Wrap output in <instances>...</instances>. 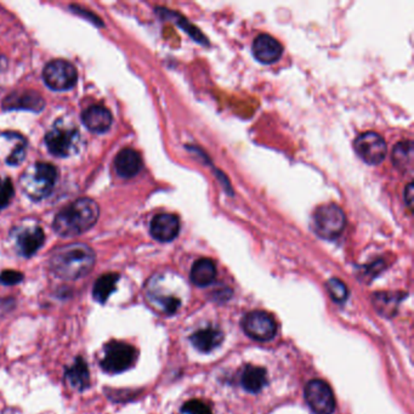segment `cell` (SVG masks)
Instances as JSON below:
<instances>
[{
    "label": "cell",
    "mask_w": 414,
    "mask_h": 414,
    "mask_svg": "<svg viewBox=\"0 0 414 414\" xmlns=\"http://www.w3.org/2000/svg\"><path fill=\"white\" fill-rule=\"evenodd\" d=\"M6 65H8V61H6V59L4 56H1L0 55V72L3 71L6 68Z\"/></svg>",
    "instance_id": "cell-30"
},
{
    "label": "cell",
    "mask_w": 414,
    "mask_h": 414,
    "mask_svg": "<svg viewBox=\"0 0 414 414\" xmlns=\"http://www.w3.org/2000/svg\"><path fill=\"white\" fill-rule=\"evenodd\" d=\"M307 405L315 414H332L335 410V397L325 381L314 379L305 386Z\"/></svg>",
    "instance_id": "cell-10"
},
{
    "label": "cell",
    "mask_w": 414,
    "mask_h": 414,
    "mask_svg": "<svg viewBox=\"0 0 414 414\" xmlns=\"http://www.w3.org/2000/svg\"><path fill=\"white\" fill-rule=\"evenodd\" d=\"M240 383L245 390L256 394V392L263 390L265 385L268 384L266 371L263 368L256 367V366H247L242 373Z\"/></svg>",
    "instance_id": "cell-21"
},
{
    "label": "cell",
    "mask_w": 414,
    "mask_h": 414,
    "mask_svg": "<svg viewBox=\"0 0 414 414\" xmlns=\"http://www.w3.org/2000/svg\"><path fill=\"white\" fill-rule=\"evenodd\" d=\"M82 121L85 127L96 134H102L109 130L112 124V114L102 106H91L82 114Z\"/></svg>",
    "instance_id": "cell-17"
},
{
    "label": "cell",
    "mask_w": 414,
    "mask_h": 414,
    "mask_svg": "<svg viewBox=\"0 0 414 414\" xmlns=\"http://www.w3.org/2000/svg\"><path fill=\"white\" fill-rule=\"evenodd\" d=\"M358 157L369 165L381 164L386 155V142L374 132H363L353 142Z\"/></svg>",
    "instance_id": "cell-11"
},
{
    "label": "cell",
    "mask_w": 414,
    "mask_h": 414,
    "mask_svg": "<svg viewBox=\"0 0 414 414\" xmlns=\"http://www.w3.org/2000/svg\"><path fill=\"white\" fill-rule=\"evenodd\" d=\"M14 185L8 179H0V209L8 207L14 197Z\"/></svg>",
    "instance_id": "cell-26"
},
{
    "label": "cell",
    "mask_w": 414,
    "mask_h": 414,
    "mask_svg": "<svg viewBox=\"0 0 414 414\" xmlns=\"http://www.w3.org/2000/svg\"><path fill=\"white\" fill-rule=\"evenodd\" d=\"M283 47L281 43L268 34H260L253 43V55L263 65H271L282 56Z\"/></svg>",
    "instance_id": "cell-14"
},
{
    "label": "cell",
    "mask_w": 414,
    "mask_h": 414,
    "mask_svg": "<svg viewBox=\"0 0 414 414\" xmlns=\"http://www.w3.org/2000/svg\"><path fill=\"white\" fill-rule=\"evenodd\" d=\"M45 101L34 91H17L9 95L3 102L5 109H29L39 112L44 109Z\"/></svg>",
    "instance_id": "cell-16"
},
{
    "label": "cell",
    "mask_w": 414,
    "mask_h": 414,
    "mask_svg": "<svg viewBox=\"0 0 414 414\" xmlns=\"http://www.w3.org/2000/svg\"><path fill=\"white\" fill-rule=\"evenodd\" d=\"M413 183H410L405 188V201L410 208H412V204H413Z\"/></svg>",
    "instance_id": "cell-29"
},
{
    "label": "cell",
    "mask_w": 414,
    "mask_h": 414,
    "mask_svg": "<svg viewBox=\"0 0 414 414\" xmlns=\"http://www.w3.org/2000/svg\"><path fill=\"white\" fill-rule=\"evenodd\" d=\"M183 412L186 414H213L210 407L203 401H187L183 407Z\"/></svg>",
    "instance_id": "cell-27"
},
{
    "label": "cell",
    "mask_w": 414,
    "mask_h": 414,
    "mask_svg": "<svg viewBox=\"0 0 414 414\" xmlns=\"http://www.w3.org/2000/svg\"><path fill=\"white\" fill-rule=\"evenodd\" d=\"M217 277V266L213 260L202 258L193 263L190 278L198 287H207Z\"/></svg>",
    "instance_id": "cell-19"
},
{
    "label": "cell",
    "mask_w": 414,
    "mask_h": 414,
    "mask_svg": "<svg viewBox=\"0 0 414 414\" xmlns=\"http://www.w3.org/2000/svg\"><path fill=\"white\" fill-rule=\"evenodd\" d=\"M22 279H24V273L14 270H6L0 273V283H3L5 286H15L17 283L22 282Z\"/></svg>",
    "instance_id": "cell-28"
},
{
    "label": "cell",
    "mask_w": 414,
    "mask_h": 414,
    "mask_svg": "<svg viewBox=\"0 0 414 414\" xmlns=\"http://www.w3.org/2000/svg\"><path fill=\"white\" fill-rule=\"evenodd\" d=\"M392 162L397 169L407 171L413 163V144L412 141H401L394 147Z\"/></svg>",
    "instance_id": "cell-23"
},
{
    "label": "cell",
    "mask_w": 414,
    "mask_h": 414,
    "mask_svg": "<svg viewBox=\"0 0 414 414\" xmlns=\"http://www.w3.org/2000/svg\"><path fill=\"white\" fill-rule=\"evenodd\" d=\"M43 78L45 84L52 90H68L77 83L78 73L75 67L65 60H54L49 62L44 72Z\"/></svg>",
    "instance_id": "cell-8"
},
{
    "label": "cell",
    "mask_w": 414,
    "mask_h": 414,
    "mask_svg": "<svg viewBox=\"0 0 414 414\" xmlns=\"http://www.w3.org/2000/svg\"><path fill=\"white\" fill-rule=\"evenodd\" d=\"M10 237L14 240L15 248L24 258L33 256L44 245L45 233L37 224L19 225L11 231Z\"/></svg>",
    "instance_id": "cell-7"
},
{
    "label": "cell",
    "mask_w": 414,
    "mask_h": 414,
    "mask_svg": "<svg viewBox=\"0 0 414 414\" xmlns=\"http://www.w3.org/2000/svg\"><path fill=\"white\" fill-rule=\"evenodd\" d=\"M119 281L118 273H105L96 279L93 288V297L100 304H105L109 296L116 291V284Z\"/></svg>",
    "instance_id": "cell-22"
},
{
    "label": "cell",
    "mask_w": 414,
    "mask_h": 414,
    "mask_svg": "<svg viewBox=\"0 0 414 414\" xmlns=\"http://www.w3.org/2000/svg\"><path fill=\"white\" fill-rule=\"evenodd\" d=\"M99 215L98 203L90 198H79L59 212L54 220V230L63 237L82 235L96 224Z\"/></svg>",
    "instance_id": "cell-2"
},
{
    "label": "cell",
    "mask_w": 414,
    "mask_h": 414,
    "mask_svg": "<svg viewBox=\"0 0 414 414\" xmlns=\"http://www.w3.org/2000/svg\"><path fill=\"white\" fill-rule=\"evenodd\" d=\"M327 291L330 297L337 302H344L348 297V289L346 284L338 278H330L327 282Z\"/></svg>",
    "instance_id": "cell-25"
},
{
    "label": "cell",
    "mask_w": 414,
    "mask_h": 414,
    "mask_svg": "<svg viewBox=\"0 0 414 414\" xmlns=\"http://www.w3.org/2000/svg\"><path fill=\"white\" fill-rule=\"evenodd\" d=\"M96 255L89 245L72 243L52 252L49 268L56 277L75 281L84 277L94 268Z\"/></svg>",
    "instance_id": "cell-1"
},
{
    "label": "cell",
    "mask_w": 414,
    "mask_h": 414,
    "mask_svg": "<svg viewBox=\"0 0 414 414\" xmlns=\"http://www.w3.org/2000/svg\"><path fill=\"white\" fill-rule=\"evenodd\" d=\"M57 176L59 173L55 165L38 162L24 170L20 178V185L31 199L42 201L52 192Z\"/></svg>",
    "instance_id": "cell-3"
},
{
    "label": "cell",
    "mask_w": 414,
    "mask_h": 414,
    "mask_svg": "<svg viewBox=\"0 0 414 414\" xmlns=\"http://www.w3.org/2000/svg\"><path fill=\"white\" fill-rule=\"evenodd\" d=\"M224 340V333L217 328H206L197 330L191 335V343L201 353H210L217 348Z\"/></svg>",
    "instance_id": "cell-20"
},
{
    "label": "cell",
    "mask_w": 414,
    "mask_h": 414,
    "mask_svg": "<svg viewBox=\"0 0 414 414\" xmlns=\"http://www.w3.org/2000/svg\"><path fill=\"white\" fill-rule=\"evenodd\" d=\"M80 132L73 123L59 119L45 135L47 150L55 155L66 158L79 151Z\"/></svg>",
    "instance_id": "cell-4"
},
{
    "label": "cell",
    "mask_w": 414,
    "mask_h": 414,
    "mask_svg": "<svg viewBox=\"0 0 414 414\" xmlns=\"http://www.w3.org/2000/svg\"><path fill=\"white\" fill-rule=\"evenodd\" d=\"M346 225L343 209L337 204H323L316 209L312 217V227L316 235L323 240H335L342 235Z\"/></svg>",
    "instance_id": "cell-5"
},
{
    "label": "cell",
    "mask_w": 414,
    "mask_h": 414,
    "mask_svg": "<svg viewBox=\"0 0 414 414\" xmlns=\"http://www.w3.org/2000/svg\"><path fill=\"white\" fill-rule=\"evenodd\" d=\"M27 153V140L19 132H0V162L8 165L22 163Z\"/></svg>",
    "instance_id": "cell-12"
},
{
    "label": "cell",
    "mask_w": 414,
    "mask_h": 414,
    "mask_svg": "<svg viewBox=\"0 0 414 414\" xmlns=\"http://www.w3.org/2000/svg\"><path fill=\"white\" fill-rule=\"evenodd\" d=\"M66 381L77 391H84L90 385V373L84 358H75V363L66 369Z\"/></svg>",
    "instance_id": "cell-18"
},
{
    "label": "cell",
    "mask_w": 414,
    "mask_h": 414,
    "mask_svg": "<svg viewBox=\"0 0 414 414\" xmlns=\"http://www.w3.org/2000/svg\"><path fill=\"white\" fill-rule=\"evenodd\" d=\"M114 168L119 176L125 179L134 178L142 169L141 155L132 148H124L116 157Z\"/></svg>",
    "instance_id": "cell-15"
},
{
    "label": "cell",
    "mask_w": 414,
    "mask_h": 414,
    "mask_svg": "<svg viewBox=\"0 0 414 414\" xmlns=\"http://www.w3.org/2000/svg\"><path fill=\"white\" fill-rule=\"evenodd\" d=\"M402 297H396V294L391 293H379L374 294L373 302L376 310L381 312V315H394L396 312V307L399 305V301Z\"/></svg>",
    "instance_id": "cell-24"
},
{
    "label": "cell",
    "mask_w": 414,
    "mask_h": 414,
    "mask_svg": "<svg viewBox=\"0 0 414 414\" xmlns=\"http://www.w3.org/2000/svg\"><path fill=\"white\" fill-rule=\"evenodd\" d=\"M150 232L158 242H171L179 235V217L174 214H158L151 222Z\"/></svg>",
    "instance_id": "cell-13"
},
{
    "label": "cell",
    "mask_w": 414,
    "mask_h": 414,
    "mask_svg": "<svg viewBox=\"0 0 414 414\" xmlns=\"http://www.w3.org/2000/svg\"><path fill=\"white\" fill-rule=\"evenodd\" d=\"M137 348L122 343L111 342L105 346L104 358L100 361V366L105 372L118 374L128 371L137 361Z\"/></svg>",
    "instance_id": "cell-6"
},
{
    "label": "cell",
    "mask_w": 414,
    "mask_h": 414,
    "mask_svg": "<svg viewBox=\"0 0 414 414\" xmlns=\"http://www.w3.org/2000/svg\"><path fill=\"white\" fill-rule=\"evenodd\" d=\"M242 327L245 335L258 342H268L277 333V323L265 311H252L245 316Z\"/></svg>",
    "instance_id": "cell-9"
}]
</instances>
